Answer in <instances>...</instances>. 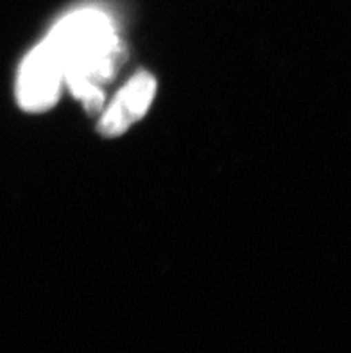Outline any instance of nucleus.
Instances as JSON below:
<instances>
[{
  "instance_id": "obj_1",
  "label": "nucleus",
  "mask_w": 351,
  "mask_h": 353,
  "mask_svg": "<svg viewBox=\"0 0 351 353\" xmlns=\"http://www.w3.org/2000/svg\"><path fill=\"white\" fill-rule=\"evenodd\" d=\"M61 58L65 85L88 112L103 108V88L122 61V45L106 13L77 9L61 18L47 36Z\"/></svg>"
},
{
  "instance_id": "obj_2",
  "label": "nucleus",
  "mask_w": 351,
  "mask_h": 353,
  "mask_svg": "<svg viewBox=\"0 0 351 353\" xmlns=\"http://www.w3.org/2000/svg\"><path fill=\"white\" fill-rule=\"evenodd\" d=\"M65 85V70L58 52L45 38L27 54L18 70L17 99L26 112H45L56 104Z\"/></svg>"
},
{
  "instance_id": "obj_3",
  "label": "nucleus",
  "mask_w": 351,
  "mask_h": 353,
  "mask_svg": "<svg viewBox=\"0 0 351 353\" xmlns=\"http://www.w3.org/2000/svg\"><path fill=\"white\" fill-rule=\"evenodd\" d=\"M156 94V79L149 72H140L128 81L101 117L99 131L104 137H119L142 119Z\"/></svg>"
}]
</instances>
